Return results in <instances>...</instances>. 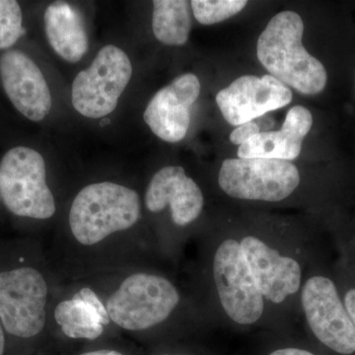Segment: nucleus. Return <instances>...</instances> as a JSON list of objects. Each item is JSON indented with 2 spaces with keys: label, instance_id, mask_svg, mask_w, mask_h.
I'll list each match as a JSON object with an SVG mask.
<instances>
[{
  "label": "nucleus",
  "instance_id": "4",
  "mask_svg": "<svg viewBox=\"0 0 355 355\" xmlns=\"http://www.w3.org/2000/svg\"><path fill=\"white\" fill-rule=\"evenodd\" d=\"M140 210L139 193L132 189L111 182L89 184L70 207V230L77 242L93 246L113 233L132 228Z\"/></svg>",
  "mask_w": 355,
  "mask_h": 355
},
{
  "label": "nucleus",
  "instance_id": "6",
  "mask_svg": "<svg viewBox=\"0 0 355 355\" xmlns=\"http://www.w3.org/2000/svg\"><path fill=\"white\" fill-rule=\"evenodd\" d=\"M299 316L311 335L340 355L355 354V327L335 280L308 268L299 296Z\"/></svg>",
  "mask_w": 355,
  "mask_h": 355
},
{
  "label": "nucleus",
  "instance_id": "24",
  "mask_svg": "<svg viewBox=\"0 0 355 355\" xmlns=\"http://www.w3.org/2000/svg\"><path fill=\"white\" fill-rule=\"evenodd\" d=\"M81 355H123L121 352H116V350H95V352H85Z\"/></svg>",
  "mask_w": 355,
  "mask_h": 355
},
{
  "label": "nucleus",
  "instance_id": "8",
  "mask_svg": "<svg viewBox=\"0 0 355 355\" xmlns=\"http://www.w3.org/2000/svg\"><path fill=\"white\" fill-rule=\"evenodd\" d=\"M0 198L14 216L44 220L55 214V198L46 184V163L41 154L17 146L3 156Z\"/></svg>",
  "mask_w": 355,
  "mask_h": 355
},
{
  "label": "nucleus",
  "instance_id": "23",
  "mask_svg": "<svg viewBox=\"0 0 355 355\" xmlns=\"http://www.w3.org/2000/svg\"><path fill=\"white\" fill-rule=\"evenodd\" d=\"M342 295V294H340ZM343 304L347 308L352 324L355 327V286L349 287L342 295Z\"/></svg>",
  "mask_w": 355,
  "mask_h": 355
},
{
  "label": "nucleus",
  "instance_id": "17",
  "mask_svg": "<svg viewBox=\"0 0 355 355\" xmlns=\"http://www.w3.org/2000/svg\"><path fill=\"white\" fill-rule=\"evenodd\" d=\"M55 319L65 336L71 338L96 340L111 322L106 306L92 289L84 287L55 310Z\"/></svg>",
  "mask_w": 355,
  "mask_h": 355
},
{
  "label": "nucleus",
  "instance_id": "5",
  "mask_svg": "<svg viewBox=\"0 0 355 355\" xmlns=\"http://www.w3.org/2000/svg\"><path fill=\"white\" fill-rule=\"evenodd\" d=\"M181 303V292L164 275L137 272L121 282L105 306L116 326L135 331L166 323Z\"/></svg>",
  "mask_w": 355,
  "mask_h": 355
},
{
  "label": "nucleus",
  "instance_id": "9",
  "mask_svg": "<svg viewBox=\"0 0 355 355\" xmlns=\"http://www.w3.org/2000/svg\"><path fill=\"white\" fill-rule=\"evenodd\" d=\"M49 288L41 272L31 266L0 270V322L4 331L31 338L44 330Z\"/></svg>",
  "mask_w": 355,
  "mask_h": 355
},
{
  "label": "nucleus",
  "instance_id": "21",
  "mask_svg": "<svg viewBox=\"0 0 355 355\" xmlns=\"http://www.w3.org/2000/svg\"><path fill=\"white\" fill-rule=\"evenodd\" d=\"M261 132V128L259 127L258 123L254 121H248V123H242L238 125L237 128L231 132L230 141L234 146H241L248 140L253 139V137L258 135Z\"/></svg>",
  "mask_w": 355,
  "mask_h": 355
},
{
  "label": "nucleus",
  "instance_id": "2",
  "mask_svg": "<svg viewBox=\"0 0 355 355\" xmlns=\"http://www.w3.org/2000/svg\"><path fill=\"white\" fill-rule=\"evenodd\" d=\"M207 275L220 323L237 329L270 324V312L236 232H220L209 241Z\"/></svg>",
  "mask_w": 355,
  "mask_h": 355
},
{
  "label": "nucleus",
  "instance_id": "19",
  "mask_svg": "<svg viewBox=\"0 0 355 355\" xmlns=\"http://www.w3.org/2000/svg\"><path fill=\"white\" fill-rule=\"evenodd\" d=\"M248 4L245 0H193L191 10L198 23L214 25L241 12Z\"/></svg>",
  "mask_w": 355,
  "mask_h": 355
},
{
  "label": "nucleus",
  "instance_id": "1",
  "mask_svg": "<svg viewBox=\"0 0 355 355\" xmlns=\"http://www.w3.org/2000/svg\"><path fill=\"white\" fill-rule=\"evenodd\" d=\"M268 306L272 324L299 317V296L308 268V241L288 231H235Z\"/></svg>",
  "mask_w": 355,
  "mask_h": 355
},
{
  "label": "nucleus",
  "instance_id": "11",
  "mask_svg": "<svg viewBox=\"0 0 355 355\" xmlns=\"http://www.w3.org/2000/svg\"><path fill=\"white\" fill-rule=\"evenodd\" d=\"M291 89L272 76H243L216 95L222 116L231 125H242L284 108L292 101Z\"/></svg>",
  "mask_w": 355,
  "mask_h": 355
},
{
  "label": "nucleus",
  "instance_id": "22",
  "mask_svg": "<svg viewBox=\"0 0 355 355\" xmlns=\"http://www.w3.org/2000/svg\"><path fill=\"white\" fill-rule=\"evenodd\" d=\"M266 355H317L311 350L299 345H282L270 350Z\"/></svg>",
  "mask_w": 355,
  "mask_h": 355
},
{
  "label": "nucleus",
  "instance_id": "27",
  "mask_svg": "<svg viewBox=\"0 0 355 355\" xmlns=\"http://www.w3.org/2000/svg\"><path fill=\"white\" fill-rule=\"evenodd\" d=\"M161 355H189V354H161Z\"/></svg>",
  "mask_w": 355,
  "mask_h": 355
},
{
  "label": "nucleus",
  "instance_id": "15",
  "mask_svg": "<svg viewBox=\"0 0 355 355\" xmlns=\"http://www.w3.org/2000/svg\"><path fill=\"white\" fill-rule=\"evenodd\" d=\"M313 125L309 110L295 106L289 110L279 130L261 132L238 148V158H266L293 161L300 155L303 140Z\"/></svg>",
  "mask_w": 355,
  "mask_h": 355
},
{
  "label": "nucleus",
  "instance_id": "26",
  "mask_svg": "<svg viewBox=\"0 0 355 355\" xmlns=\"http://www.w3.org/2000/svg\"><path fill=\"white\" fill-rule=\"evenodd\" d=\"M110 123H111V121H110L109 119H104V120H103V123H101V127L109 125Z\"/></svg>",
  "mask_w": 355,
  "mask_h": 355
},
{
  "label": "nucleus",
  "instance_id": "10",
  "mask_svg": "<svg viewBox=\"0 0 355 355\" xmlns=\"http://www.w3.org/2000/svg\"><path fill=\"white\" fill-rule=\"evenodd\" d=\"M132 76V65L127 53L114 44L105 46L72 83L74 109L90 119L113 113Z\"/></svg>",
  "mask_w": 355,
  "mask_h": 355
},
{
  "label": "nucleus",
  "instance_id": "20",
  "mask_svg": "<svg viewBox=\"0 0 355 355\" xmlns=\"http://www.w3.org/2000/svg\"><path fill=\"white\" fill-rule=\"evenodd\" d=\"M21 7L14 0H0V50L12 46L24 34Z\"/></svg>",
  "mask_w": 355,
  "mask_h": 355
},
{
  "label": "nucleus",
  "instance_id": "3",
  "mask_svg": "<svg viewBox=\"0 0 355 355\" xmlns=\"http://www.w3.org/2000/svg\"><path fill=\"white\" fill-rule=\"evenodd\" d=\"M304 23L294 11H282L272 17L257 44L259 60L270 76L304 95L324 90L328 74L323 64L311 55L302 38Z\"/></svg>",
  "mask_w": 355,
  "mask_h": 355
},
{
  "label": "nucleus",
  "instance_id": "12",
  "mask_svg": "<svg viewBox=\"0 0 355 355\" xmlns=\"http://www.w3.org/2000/svg\"><path fill=\"white\" fill-rule=\"evenodd\" d=\"M200 93V83L193 73L175 78L160 89L144 114L146 125L159 139L176 144L186 137L191 125V111Z\"/></svg>",
  "mask_w": 355,
  "mask_h": 355
},
{
  "label": "nucleus",
  "instance_id": "25",
  "mask_svg": "<svg viewBox=\"0 0 355 355\" xmlns=\"http://www.w3.org/2000/svg\"><path fill=\"white\" fill-rule=\"evenodd\" d=\"M4 350H6V331L0 322V355L4 354Z\"/></svg>",
  "mask_w": 355,
  "mask_h": 355
},
{
  "label": "nucleus",
  "instance_id": "13",
  "mask_svg": "<svg viewBox=\"0 0 355 355\" xmlns=\"http://www.w3.org/2000/svg\"><path fill=\"white\" fill-rule=\"evenodd\" d=\"M144 202L153 214L169 207L173 223L183 228L202 216L205 196L195 180L187 176L183 167L167 166L154 174L147 187Z\"/></svg>",
  "mask_w": 355,
  "mask_h": 355
},
{
  "label": "nucleus",
  "instance_id": "16",
  "mask_svg": "<svg viewBox=\"0 0 355 355\" xmlns=\"http://www.w3.org/2000/svg\"><path fill=\"white\" fill-rule=\"evenodd\" d=\"M44 31L53 50L76 64L88 51V36L83 14L72 4L53 2L46 9Z\"/></svg>",
  "mask_w": 355,
  "mask_h": 355
},
{
  "label": "nucleus",
  "instance_id": "7",
  "mask_svg": "<svg viewBox=\"0 0 355 355\" xmlns=\"http://www.w3.org/2000/svg\"><path fill=\"white\" fill-rule=\"evenodd\" d=\"M217 182L222 193L233 200L277 203L297 193L302 178L291 161L231 158L222 163Z\"/></svg>",
  "mask_w": 355,
  "mask_h": 355
},
{
  "label": "nucleus",
  "instance_id": "18",
  "mask_svg": "<svg viewBox=\"0 0 355 355\" xmlns=\"http://www.w3.org/2000/svg\"><path fill=\"white\" fill-rule=\"evenodd\" d=\"M191 2L186 0L153 1L154 36L167 46H183L188 42L191 29Z\"/></svg>",
  "mask_w": 355,
  "mask_h": 355
},
{
  "label": "nucleus",
  "instance_id": "14",
  "mask_svg": "<svg viewBox=\"0 0 355 355\" xmlns=\"http://www.w3.org/2000/svg\"><path fill=\"white\" fill-rule=\"evenodd\" d=\"M0 77L13 106L26 118L41 121L50 113L51 95L48 83L38 65L23 51L2 53Z\"/></svg>",
  "mask_w": 355,
  "mask_h": 355
}]
</instances>
